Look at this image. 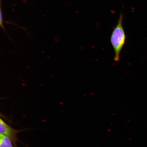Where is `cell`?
<instances>
[{"label": "cell", "mask_w": 147, "mask_h": 147, "mask_svg": "<svg viewBox=\"0 0 147 147\" xmlns=\"http://www.w3.org/2000/svg\"><path fill=\"white\" fill-rule=\"evenodd\" d=\"M123 16L119 14L116 25L110 36V41L115 53L114 60L119 62L120 60L121 53L125 44L126 36L123 25Z\"/></svg>", "instance_id": "obj_1"}, {"label": "cell", "mask_w": 147, "mask_h": 147, "mask_svg": "<svg viewBox=\"0 0 147 147\" xmlns=\"http://www.w3.org/2000/svg\"><path fill=\"white\" fill-rule=\"evenodd\" d=\"M19 131V130L15 129L9 126L0 117V135L9 138L14 144L15 147H17V134Z\"/></svg>", "instance_id": "obj_2"}, {"label": "cell", "mask_w": 147, "mask_h": 147, "mask_svg": "<svg viewBox=\"0 0 147 147\" xmlns=\"http://www.w3.org/2000/svg\"><path fill=\"white\" fill-rule=\"evenodd\" d=\"M12 143L8 137L0 135V147H13Z\"/></svg>", "instance_id": "obj_3"}, {"label": "cell", "mask_w": 147, "mask_h": 147, "mask_svg": "<svg viewBox=\"0 0 147 147\" xmlns=\"http://www.w3.org/2000/svg\"><path fill=\"white\" fill-rule=\"evenodd\" d=\"M1 0H0V27L4 30V28L3 24L2 15L1 8Z\"/></svg>", "instance_id": "obj_4"}]
</instances>
